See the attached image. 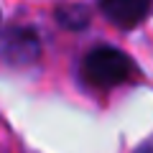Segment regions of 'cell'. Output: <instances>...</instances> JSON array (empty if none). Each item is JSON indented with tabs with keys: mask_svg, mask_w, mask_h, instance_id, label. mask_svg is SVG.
<instances>
[{
	"mask_svg": "<svg viewBox=\"0 0 153 153\" xmlns=\"http://www.w3.org/2000/svg\"><path fill=\"white\" fill-rule=\"evenodd\" d=\"M133 61L128 54L112 49V46H100V49H92L87 56H84L82 64V76L84 82L92 84V87L100 89H110L117 87V84H125L133 76Z\"/></svg>",
	"mask_w": 153,
	"mask_h": 153,
	"instance_id": "1",
	"label": "cell"
},
{
	"mask_svg": "<svg viewBox=\"0 0 153 153\" xmlns=\"http://www.w3.org/2000/svg\"><path fill=\"white\" fill-rule=\"evenodd\" d=\"M100 10L110 23L120 28H133L148 16L151 0H100Z\"/></svg>",
	"mask_w": 153,
	"mask_h": 153,
	"instance_id": "2",
	"label": "cell"
},
{
	"mask_svg": "<svg viewBox=\"0 0 153 153\" xmlns=\"http://www.w3.org/2000/svg\"><path fill=\"white\" fill-rule=\"evenodd\" d=\"M3 56L13 64H28L38 56V38L28 28H10L3 38Z\"/></svg>",
	"mask_w": 153,
	"mask_h": 153,
	"instance_id": "3",
	"label": "cell"
},
{
	"mask_svg": "<svg viewBox=\"0 0 153 153\" xmlns=\"http://www.w3.org/2000/svg\"><path fill=\"white\" fill-rule=\"evenodd\" d=\"M56 21L64 28L76 31V28H84L89 23V10L84 5H79V3H64V5L56 8Z\"/></svg>",
	"mask_w": 153,
	"mask_h": 153,
	"instance_id": "4",
	"label": "cell"
},
{
	"mask_svg": "<svg viewBox=\"0 0 153 153\" xmlns=\"http://www.w3.org/2000/svg\"><path fill=\"white\" fill-rule=\"evenodd\" d=\"M135 153H153V138H148L146 143H140V146L135 148Z\"/></svg>",
	"mask_w": 153,
	"mask_h": 153,
	"instance_id": "5",
	"label": "cell"
}]
</instances>
